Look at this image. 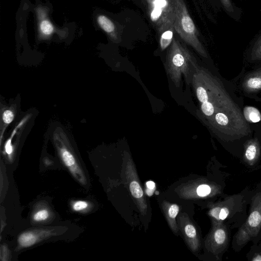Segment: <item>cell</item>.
Wrapping results in <instances>:
<instances>
[{
    "mask_svg": "<svg viewBox=\"0 0 261 261\" xmlns=\"http://www.w3.org/2000/svg\"><path fill=\"white\" fill-rule=\"evenodd\" d=\"M14 117L13 112L10 110H7L3 112L2 118L5 124H9L13 120Z\"/></svg>",
    "mask_w": 261,
    "mask_h": 261,
    "instance_id": "obj_20",
    "label": "cell"
},
{
    "mask_svg": "<svg viewBox=\"0 0 261 261\" xmlns=\"http://www.w3.org/2000/svg\"><path fill=\"white\" fill-rule=\"evenodd\" d=\"M241 199L240 195L229 196L226 199L213 207L210 211V214L217 223L229 219L237 212L241 210Z\"/></svg>",
    "mask_w": 261,
    "mask_h": 261,
    "instance_id": "obj_5",
    "label": "cell"
},
{
    "mask_svg": "<svg viewBox=\"0 0 261 261\" xmlns=\"http://www.w3.org/2000/svg\"><path fill=\"white\" fill-rule=\"evenodd\" d=\"M222 4L226 9V10L229 12H232L233 11V8L232 6V4L231 2V0H220Z\"/></svg>",
    "mask_w": 261,
    "mask_h": 261,
    "instance_id": "obj_24",
    "label": "cell"
},
{
    "mask_svg": "<svg viewBox=\"0 0 261 261\" xmlns=\"http://www.w3.org/2000/svg\"><path fill=\"white\" fill-rule=\"evenodd\" d=\"M72 210L75 212H81L88 208L89 203L84 200H76L71 204Z\"/></svg>",
    "mask_w": 261,
    "mask_h": 261,
    "instance_id": "obj_18",
    "label": "cell"
},
{
    "mask_svg": "<svg viewBox=\"0 0 261 261\" xmlns=\"http://www.w3.org/2000/svg\"><path fill=\"white\" fill-rule=\"evenodd\" d=\"M174 13V29L187 44L201 56L207 54L198 39V33L184 0H171Z\"/></svg>",
    "mask_w": 261,
    "mask_h": 261,
    "instance_id": "obj_3",
    "label": "cell"
},
{
    "mask_svg": "<svg viewBox=\"0 0 261 261\" xmlns=\"http://www.w3.org/2000/svg\"><path fill=\"white\" fill-rule=\"evenodd\" d=\"M179 211V207L175 204H172L169 207L168 214L170 218L174 219L178 214Z\"/></svg>",
    "mask_w": 261,
    "mask_h": 261,
    "instance_id": "obj_23",
    "label": "cell"
},
{
    "mask_svg": "<svg viewBox=\"0 0 261 261\" xmlns=\"http://www.w3.org/2000/svg\"><path fill=\"white\" fill-rule=\"evenodd\" d=\"M260 154V147L257 138L248 140L244 144L243 160L249 166L255 165Z\"/></svg>",
    "mask_w": 261,
    "mask_h": 261,
    "instance_id": "obj_9",
    "label": "cell"
},
{
    "mask_svg": "<svg viewBox=\"0 0 261 261\" xmlns=\"http://www.w3.org/2000/svg\"><path fill=\"white\" fill-rule=\"evenodd\" d=\"M261 234V190L253 196L249 216L234 236L233 248L238 251Z\"/></svg>",
    "mask_w": 261,
    "mask_h": 261,
    "instance_id": "obj_4",
    "label": "cell"
},
{
    "mask_svg": "<svg viewBox=\"0 0 261 261\" xmlns=\"http://www.w3.org/2000/svg\"><path fill=\"white\" fill-rule=\"evenodd\" d=\"M54 229L40 228L29 230L21 233L18 237V246L21 248L30 247L52 236L56 235Z\"/></svg>",
    "mask_w": 261,
    "mask_h": 261,
    "instance_id": "obj_6",
    "label": "cell"
},
{
    "mask_svg": "<svg viewBox=\"0 0 261 261\" xmlns=\"http://www.w3.org/2000/svg\"><path fill=\"white\" fill-rule=\"evenodd\" d=\"M26 119L24 118L21 121V122L17 125V126L13 130L11 136L7 140L5 145V151L6 153L10 159H12V155L13 152V148L12 144V140L16 134L18 128L21 127L22 124L25 122Z\"/></svg>",
    "mask_w": 261,
    "mask_h": 261,
    "instance_id": "obj_14",
    "label": "cell"
},
{
    "mask_svg": "<svg viewBox=\"0 0 261 261\" xmlns=\"http://www.w3.org/2000/svg\"><path fill=\"white\" fill-rule=\"evenodd\" d=\"M252 261H261V253H255L252 258L251 259Z\"/></svg>",
    "mask_w": 261,
    "mask_h": 261,
    "instance_id": "obj_26",
    "label": "cell"
},
{
    "mask_svg": "<svg viewBox=\"0 0 261 261\" xmlns=\"http://www.w3.org/2000/svg\"><path fill=\"white\" fill-rule=\"evenodd\" d=\"M251 58L253 61L261 60V37L253 46L251 54Z\"/></svg>",
    "mask_w": 261,
    "mask_h": 261,
    "instance_id": "obj_17",
    "label": "cell"
},
{
    "mask_svg": "<svg viewBox=\"0 0 261 261\" xmlns=\"http://www.w3.org/2000/svg\"><path fill=\"white\" fill-rule=\"evenodd\" d=\"M146 193L149 196H151L152 195L154 190H151L147 188L146 190Z\"/></svg>",
    "mask_w": 261,
    "mask_h": 261,
    "instance_id": "obj_27",
    "label": "cell"
},
{
    "mask_svg": "<svg viewBox=\"0 0 261 261\" xmlns=\"http://www.w3.org/2000/svg\"><path fill=\"white\" fill-rule=\"evenodd\" d=\"M9 257V251L6 245H2L1 247V259L8 260Z\"/></svg>",
    "mask_w": 261,
    "mask_h": 261,
    "instance_id": "obj_21",
    "label": "cell"
},
{
    "mask_svg": "<svg viewBox=\"0 0 261 261\" xmlns=\"http://www.w3.org/2000/svg\"><path fill=\"white\" fill-rule=\"evenodd\" d=\"M195 72L205 85L207 98L200 104L198 115L205 123L214 115L227 114L237 118L245 119L238 105L231 99L220 81L208 70L198 66Z\"/></svg>",
    "mask_w": 261,
    "mask_h": 261,
    "instance_id": "obj_1",
    "label": "cell"
},
{
    "mask_svg": "<svg viewBox=\"0 0 261 261\" xmlns=\"http://www.w3.org/2000/svg\"><path fill=\"white\" fill-rule=\"evenodd\" d=\"M96 21L100 28L107 33L113 39L117 38L116 29L114 22L107 16L99 14L96 17Z\"/></svg>",
    "mask_w": 261,
    "mask_h": 261,
    "instance_id": "obj_12",
    "label": "cell"
},
{
    "mask_svg": "<svg viewBox=\"0 0 261 261\" xmlns=\"http://www.w3.org/2000/svg\"><path fill=\"white\" fill-rule=\"evenodd\" d=\"M162 20L159 30L161 35L160 45L161 49L163 50L170 44L173 39V33L174 29L173 10Z\"/></svg>",
    "mask_w": 261,
    "mask_h": 261,
    "instance_id": "obj_7",
    "label": "cell"
},
{
    "mask_svg": "<svg viewBox=\"0 0 261 261\" xmlns=\"http://www.w3.org/2000/svg\"><path fill=\"white\" fill-rule=\"evenodd\" d=\"M50 212L47 208H42L36 210L33 214L32 219L35 222L44 221L48 219Z\"/></svg>",
    "mask_w": 261,
    "mask_h": 261,
    "instance_id": "obj_15",
    "label": "cell"
},
{
    "mask_svg": "<svg viewBox=\"0 0 261 261\" xmlns=\"http://www.w3.org/2000/svg\"><path fill=\"white\" fill-rule=\"evenodd\" d=\"M186 234L189 238H194L196 235V231L194 226L191 224H188L185 228Z\"/></svg>",
    "mask_w": 261,
    "mask_h": 261,
    "instance_id": "obj_22",
    "label": "cell"
},
{
    "mask_svg": "<svg viewBox=\"0 0 261 261\" xmlns=\"http://www.w3.org/2000/svg\"><path fill=\"white\" fill-rule=\"evenodd\" d=\"M242 113L246 121L250 123H256L261 120L260 111L254 107H245Z\"/></svg>",
    "mask_w": 261,
    "mask_h": 261,
    "instance_id": "obj_13",
    "label": "cell"
},
{
    "mask_svg": "<svg viewBox=\"0 0 261 261\" xmlns=\"http://www.w3.org/2000/svg\"><path fill=\"white\" fill-rule=\"evenodd\" d=\"M147 188L151 189V190H154L155 189V184L152 181H148L146 184Z\"/></svg>",
    "mask_w": 261,
    "mask_h": 261,
    "instance_id": "obj_25",
    "label": "cell"
},
{
    "mask_svg": "<svg viewBox=\"0 0 261 261\" xmlns=\"http://www.w3.org/2000/svg\"><path fill=\"white\" fill-rule=\"evenodd\" d=\"M212 237L215 251H223L227 248L229 241V232L227 226L222 222L217 223Z\"/></svg>",
    "mask_w": 261,
    "mask_h": 261,
    "instance_id": "obj_8",
    "label": "cell"
},
{
    "mask_svg": "<svg viewBox=\"0 0 261 261\" xmlns=\"http://www.w3.org/2000/svg\"><path fill=\"white\" fill-rule=\"evenodd\" d=\"M242 87L248 93L257 92L261 90V68L249 73L244 79Z\"/></svg>",
    "mask_w": 261,
    "mask_h": 261,
    "instance_id": "obj_11",
    "label": "cell"
},
{
    "mask_svg": "<svg viewBox=\"0 0 261 261\" xmlns=\"http://www.w3.org/2000/svg\"><path fill=\"white\" fill-rule=\"evenodd\" d=\"M198 66L197 60L188 48L176 38H173L168 49L165 64L167 75L176 88L180 85L184 77L188 84Z\"/></svg>",
    "mask_w": 261,
    "mask_h": 261,
    "instance_id": "obj_2",
    "label": "cell"
},
{
    "mask_svg": "<svg viewBox=\"0 0 261 261\" xmlns=\"http://www.w3.org/2000/svg\"><path fill=\"white\" fill-rule=\"evenodd\" d=\"M129 190L132 195L136 198H140L143 195V192L141 186L136 181H133L130 182Z\"/></svg>",
    "mask_w": 261,
    "mask_h": 261,
    "instance_id": "obj_16",
    "label": "cell"
},
{
    "mask_svg": "<svg viewBox=\"0 0 261 261\" xmlns=\"http://www.w3.org/2000/svg\"><path fill=\"white\" fill-rule=\"evenodd\" d=\"M212 192V188L206 184L200 185L197 189V194L200 197L208 195Z\"/></svg>",
    "mask_w": 261,
    "mask_h": 261,
    "instance_id": "obj_19",
    "label": "cell"
},
{
    "mask_svg": "<svg viewBox=\"0 0 261 261\" xmlns=\"http://www.w3.org/2000/svg\"><path fill=\"white\" fill-rule=\"evenodd\" d=\"M39 20L38 30L41 38H49L54 31V27L49 19L46 18V13L43 8H38L37 10Z\"/></svg>",
    "mask_w": 261,
    "mask_h": 261,
    "instance_id": "obj_10",
    "label": "cell"
}]
</instances>
